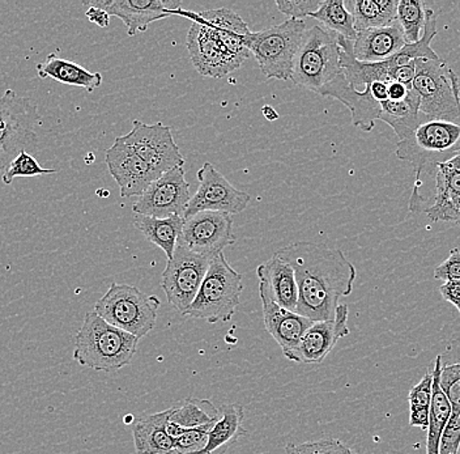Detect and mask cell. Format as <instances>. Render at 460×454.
<instances>
[{
    "label": "cell",
    "instance_id": "cell-40",
    "mask_svg": "<svg viewBox=\"0 0 460 454\" xmlns=\"http://www.w3.org/2000/svg\"><path fill=\"white\" fill-rule=\"evenodd\" d=\"M460 450V414L451 415L442 435L439 454H459Z\"/></svg>",
    "mask_w": 460,
    "mask_h": 454
},
{
    "label": "cell",
    "instance_id": "cell-39",
    "mask_svg": "<svg viewBox=\"0 0 460 454\" xmlns=\"http://www.w3.org/2000/svg\"><path fill=\"white\" fill-rule=\"evenodd\" d=\"M431 396H433V372H427L421 381L410 390L408 395L410 409H430Z\"/></svg>",
    "mask_w": 460,
    "mask_h": 454
},
{
    "label": "cell",
    "instance_id": "cell-48",
    "mask_svg": "<svg viewBox=\"0 0 460 454\" xmlns=\"http://www.w3.org/2000/svg\"><path fill=\"white\" fill-rule=\"evenodd\" d=\"M370 91H372V94L374 99L376 102H384L388 100V88L387 83L385 82H376L370 85Z\"/></svg>",
    "mask_w": 460,
    "mask_h": 454
},
{
    "label": "cell",
    "instance_id": "cell-6",
    "mask_svg": "<svg viewBox=\"0 0 460 454\" xmlns=\"http://www.w3.org/2000/svg\"><path fill=\"white\" fill-rule=\"evenodd\" d=\"M413 91L420 97V111L430 120L460 125L458 75L444 59H416Z\"/></svg>",
    "mask_w": 460,
    "mask_h": 454
},
{
    "label": "cell",
    "instance_id": "cell-47",
    "mask_svg": "<svg viewBox=\"0 0 460 454\" xmlns=\"http://www.w3.org/2000/svg\"><path fill=\"white\" fill-rule=\"evenodd\" d=\"M387 88L388 100H393V102H402V100L408 96L410 91H412V89L405 87L404 85H401L398 82L387 83Z\"/></svg>",
    "mask_w": 460,
    "mask_h": 454
},
{
    "label": "cell",
    "instance_id": "cell-18",
    "mask_svg": "<svg viewBox=\"0 0 460 454\" xmlns=\"http://www.w3.org/2000/svg\"><path fill=\"white\" fill-rule=\"evenodd\" d=\"M105 163L115 182L119 186L122 198L142 197L151 183L161 176L129 147L118 139L106 151Z\"/></svg>",
    "mask_w": 460,
    "mask_h": 454
},
{
    "label": "cell",
    "instance_id": "cell-44",
    "mask_svg": "<svg viewBox=\"0 0 460 454\" xmlns=\"http://www.w3.org/2000/svg\"><path fill=\"white\" fill-rule=\"evenodd\" d=\"M438 291L447 303L458 309L460 316V280L445 281L439 286Z\"/></svg>",
    "mask_w": 460,
    "mask_h": 454
},
{
    "label": "cell",
    "instance_id": "cell-23",
    "mask_svg": "<svg viewBox=\"0 0 460 454\" xmlns=\"http://www.w3.org/2000/svg\"><path fill=\"white\" fill-rule=\"evenodd\" d=\"M168 432L177 439L186 431L216 423L221 411L209 399L186 398L169 407Z\"/></svg>",
    "mask_w": 460,
    "mask_h": 454
},
{
    "label": "cell",
    "instance_id": "cell-17",
    "mask_svg": "<svg viewBox=\"0 0 460 454\" xmlns=\"http://www.w3.org/2000/svg\"><path fill=\"white\" fill-rule=\"evenodd\" d=\"M348 317L349 308L347 304H341L332 320L313 324L305 333L298 346L288 353V361L309 366L323 363L338 342L350 334Z\"/></svg>",
    "mask_w": 460,
    "mask_h": 454
},
{
    "label": "cell",
    "instance_id": "cell-13",
    "mask_svg": "<svg viewBox=\"0 0 460 454\" xmlns=\"http://www.w3.org/2000/svg\"><path fill=\"white\" fill-rule=\"evenodd\" d=\"M198 180L199 188L190 200L183 215L185 219L203 211L226 212L233 217L241 214L249 206L252 197L234 188L211 163L203 164L198 172Z\"/></svg>",
    "mask_w": 460,
    "mask_h": 454
},
{
    "label": "cell",
    "instance_id": "cell-22",
    "mask_svg": "<svg viewBox=\"0 0 460 454\" xmlns=\"http://www.w3.org/2000/svg\"><path fill=\"white\" fill-rule=\"evenodd\" d=\"M259 281L269 287L276 304L281 308L296 312L298 306V286L295 270L278 254L257 267Z\"/></svg>",
    "mask_w": 460,
    "mask_h": 454
},
{
    "label": "cell",
    "instance_id": "cell-37",
    "mask_svg": "<svg viewBox=\"0 0 460 454\" xmlns=\"http://www.w3.org/2000/svg\"><path fill=\"white\" fill-rule=\"evenodd\" d=\"M352 450L338 439H322L302 444H288L286 454H350Z\"/></svg>",
    "mask_w": 460,
    "mask_h": 454
},
{
    "label": "cell",
    "instance_id": "cell-42",
    "mask_svg": "<svg viewBox=\"0 0 460 454\" xmlns=\"http://www.w3.org/2000/svg\"><path fill=\"white\" fill-rule=\"evenodd\" d=\"M434 278L437 280H460V249L450 250L447 260L434 269Z\"/></svg>",
    "mask_w": 460,
    "mask_h": 454
},
{
    "label": "cell",
    "instance_id": "cell-4",
    "mask_svg": "<svg viewBox=\"0 0 460 454\" xmlns=\"http://www.w3.org/2000/svg\"><path fill=\"white\" fill-rule=\"evenodd\" d=\"M243 274L230 266L223 253L212 258L197 298L182 316L208 324L229 323L241 303Z\"/></svg>",
    "mask_w": 460,
    "mask_h": 454
},
{
    "label": "cell",
    "instance_id": "cell-30",
    "mask_svg": "<svg viewBox=\"0 0 460 454\" xmlns=\"http://www.w3.org/2000/svg\"><path fill=\"white\" fill-rule=\"evenodd\" d=\"M352 13L356 31L390 27L398 22V0H353L345 3Z\"/></svg>",
    "mask_w": 460,
    "mask_h": 454
},
{
    "label": "cell",
    "instance_id": "cell-9",
    "mask_svg": "<svg viewBox=\"0 0 460 454\" xmlns=\"http://www.w3.org/2000/svg\"><path fill=\"white\" fill-rule=\"evenodd\" d=\"M396 156L412 164L416 177L431 174L439 164L460 154V125L446 120H428L407 139L396 145Z\"/></svg>",
    "mask_w": 460,
    "mask_h": 454
},
{
    "label": "cell",
    "instance_id": "cell-14",
    "mask_svg": "<svg viewBox=\"0 0 460 454\" xmlns=\"http://www.w3.org/2000/svg\"><path fill=\"white\" fill-rule=\"evenodd\" d=\"M190 200V183L186 181L185 169L180 166L161 174L152 182L132 209L137 215L157 219L183 217Z\"/></svg>",
    "mask_w": 460,
    "mask_h": 454
},
{
    "label": "cell",
    "instance_id": "cell-15",
    "mask_svg": "<svg viewBox=\"0 0 460 454\" xmlns=\"http://www.w3.org/2000/svg\"><path fill=\"white\" fill-rule=\"evenodd\" d=\"M235 241L232 215L203 211L187 218L178 244L198 254L214 258Z\"/></svg>",
    "mask_w": 460,
    "mask_h": 454
},
{
    "label": "cell",
    "instance_id": "cell-33",
    "mask_svg": "<svg viewBox=\"0 0 460 454\" xmlns=\"http://www.w3.org/2000/svg\"><path fill=\"white\" fill-rule=\"evenodd\" d=\"M427 11L421 0H399L398 22L404 31L407 45L416 44L421 40L427 24Z\"/></svg>",
    "mask_w": 460,
    "mask_h": 454
},
{
    "label": "cell",
    "instance_id": "cell-49",
    "mask_svg": "<svg viewBox=\"0 0 460 454\" xmlns=\"http://www.w3.org/2000/svg\"><path fill=\"white\" fill-rule=\"evenodd\" d=\"M263 114L269 120H276L279 118V114L276 113L275 109L271 108V106L263 108Z\"/></svg>",
    "mask_w": 460,
    "mask_h": 454
},
{
    "label": "cell",
    "instance_id": "cell-8",
    "mask_svg": "<svg viewBox=\"0 0 460 454\" xmlns=\"http://www.w3.org/2000/svg\"><path fill=\"white\" fill-rule=\"evenodd\" d=\"M306 31L304 20H287L246 37V46L257 59L259 70L267 79L290 80L293 63Z\"/></svg>",
    "mask_w": 460,
    "mask_h": 454
},
{
    "label": "cell",
    "instance_id": "cell-12",
    "mask_svg": "<svg viewBox=\"0 0 460 454\" xmlns=\"http://www.w3.org/2000/svg\"><path fill=\"white\" fill-rule=\"evenodd\" d=\"M118 140L129 147L143 162L148 164L158 174L185 165V157L174 142L171 126L164 123H148L134 120L128 134L118 137Z\"/></svg>",
    "mask_w": 460,
    "mask_h": 454
},
{
    "label": "cell",
    "instance_id": "cell-19",
    "mask_svg": "<svg viewBox=\"0 0 460 454\" xmlns=\"http://www.w3.org/2000/svg\"><path fill=\"white\" fill-rule=\"evenodd\" d=\"M258 292L263 308L264 326L280 346L283 355L287 356L298 346L305 333L314 323L309 318L302 317L298 313L281 308L273 300L269 287L263 281H259Z\"/></svg>",
    "mask_w": 460,
    "mask_h": 454
},
{
    "label": "cell",
    "instance_id": "cell-51",
    "mask_svg": "<svg viewBox=\"0 0 460 454\" xmlns=\"http://www.w3.org/2000/svg\"><path fill=\"white\" fill-rule=\"evenodd\" d=\"M350 454H358V453H356V452H353V450H352V453H350Z\"/></svg>",
    "mask_w": 460,
    "mask_h": 454
},
{
    "label": "cell",
    "instance_id": "cell-20",
    "mask_svg": "<svg viewBox=\"0 0 460 454\" xmlns=\"http://www.w3.org/2000/svg\"><path fill=\"white\" fill-rule=\"evenodd\" d=\"M318 94L323 97L338 100L347 106L352 117V123L355 128L362 131H373L376 120H379L381 114V102L374 99L370 85L356 91L345 79L344 74L339 75L330 85H324Z\"/></svg>",
    "mask_w": 460,
    "mask_h": 454
},
{
    "label": "cell",
    "instance_id": "cell-32",
    "mask_svg": "<svg viewBox=\"0 0 460 454\" xmlns=\"http://www.w3.org/2000/svg\"><path fill=\"white\" fill-rule=\"evenodd\" d=\"M310 17L321 22L326 30L350 41H355L358 37L352 13L348 10L344 0H324L319 10Z\"/></svg>",
    "mask_w": 460,
    "mask_h": 454
},
{
    "label": "cell",
    "instance_id": "cell-35",
    "mask_svg": "<svg viewBox=\"0 0 460 454\" xmlns=\"http://www.w3.org/2000/svg\"><path fill=\"white\" fill-rule=\"evenodd\" d=\"M198 19L203 20L207 24L218 30L233 31L240 36H249L252 33L246 22L229 8H216V10L204 11V13H195Z\"/></svg>",
    "mask_w": 460,
    "mask_h": 454
},
{
    "label": "cell",
    "instance_id": "cell-27",
    "mask_svg": "<svg viewBox=\"0 0 460 454\" xmlns=\"http://www.w3.org/2000/svg\"><path fill=\"white\" fill-rule=\"evenodd\" d=\"M220 419L211 428L206 445L199 452L190 454H226L241 436L246 435L243 427V407L238 404L221 407Z\"/></svg>",
    "mask_w": 460,
    "mask_h": 454
},
{
    "label": "cell",
    "instance_id": "cell-36",
    "mask_svg": "<svg viewBox=\"0 0 460 454\" xmlns=\"http://www.w3.org/2000/svg\"><path fill=\"white\" fill-rule=\"evenodd\" d=\"M56 174V169L43 168L31 152L24 151L3 172L2 181L4 185H11L14 178L48 176Z\"/></svg>",
    "mask_w": 460,
    "mask_h": 454
},
{
    "label": "cell",
    "instance_id": "cell-34",
    "mask_svg": "<svg viewBox=\"0 0 460 454\" xmlns=\"http://www.w3.org/2000/svg\"><path fill=\"white\" fill-rule=\"evenodd\" d=\"M436 194L431 205L451 202L460 200V174L447 164H439L436 169ZM430 205V206H431Z\"/></svg>",
    "mask_w": 460,
    "mask_h": 454
},
{
    "label": "cell",
    "instance_id": "cell-10",
    "mask_svg": "<svg viewBox=\"0 0 460 454\" xmlns=\"http://www.w3.org/2000/svg\"><path fill=\"white\" fill-rule=\"evenodd\" d=\"M40 116L36 103L13 89L0 96V172L5 171L22 152L39 146Z\"/></svg>",
    "mask_w": 460,
    "mask_h": 454
},
{
    "label": "cell",
    "instance_id": "cell-2",
    "mask_svg": "<svg viewBox=\"0 0 460 454\" xmlns=\"http://www.w3.org/2000/svg\"><path fill=\"white\" fill-rule=\"evenodd\" d=\"M181 15L191 20L186 46L192 65L198 73L207 77L221 79L238 70L249 58L246 37L233 31L218 30L198 19L191 11H181Z\"/></svg>",
    "mask_w": 460,
    "mask_h": 454
},
{
    "label": "cell",
    "instance_id": "cell-16",
    "mask_svg": "<svg viewBox=\"0 0 460 454\" xmlns=\"http://www.w3.org/2000/svg\"><path fill=\"white\" fill-rule=\"evenodd\" d=\"M83 5L100 8L122 20L129 37L143 33L158 20L181 15L182 11L177 0H88Z\"/></svg>",
    "mask_w": 460,
    "mask_h": 454
},
{
    "label": "cell",
    "instance_id": "cell-3",
    "mask_svg": "<svg viewBox=\"0 0 460 454\" xmlns=\"http://www.w3.org/2000/svg\"><path fill=\"white\" fill-rule=\"evenodd\" d=\"M140 339L88 312L75 338L74 361L97 372L111 373L134 361Z\"/></svg>",
    "mask_w": 460,
    "mask_h": 454
},
{
    "label": "cell",
    "instance_id": "cell-7",
    "mask_svg": "<svg viewBox=\"0 0 460 454\" xmlns=\"http://www.w3.org/2000/svg\"><path fill=\"white\" fill-rule=\"evenodd\" d=\"M160 307L157 296H146L137 287L113 281L97 301L94 312L106 323L142 339L156 326Z\"/></svg>",
    "mask_w": 460,
    "mask_h": 454
},
{
    "label": "cell",
    "instance_id": "cell-21",
    "mask_svg": "<svg viewBox=\"0 0 460 454\" xmlns=\"http://www.w3.org/2000/svg\"><path fill=\"white\" fill-rule=\"evenodd\" d=\"M407 45L401 24L358 31L353 53L359 62L378 63L393 58Z\"/></svg>",
    "mask_w": 460,
    "mask_h": 454
},
{
    "label": "cell",
    "instance_id": "cell-31",
    "mask_svg": "<svg viewBox=\"0 0 460 454\" xmlns=\"http://www.w3.org/2000/svg\"><path fill=\"white\" fill-rule=\"evenodd\" d=\"M441 358V387L450 401L453 413L460 414V339H453L446 344Z\"/></svg>",
    "mask_w": 460,
    "mask_h": 454
},
{
    "label": "cell",
    "instance_id": "cell-43",
    "mask_svg": "<svg viewBox=\"0 0 460 454\" xmlns=\"http://www.w3.org/2000/svg\"><path fill=\"white\" fill-rule=\"evenodd\" d=\"M416 75V60L413 62L408 63V65L401 66V67H396L395 70L393 71V82L401 83V85H404L405 87L410 89L412 88L413 80H415Z\"/></svg>",
    "mask_w": 460,
    "mask_h": 454
},
{
    "label": "cell",
    "instance_id": "cell-25",
    "mask_svg": "<svg viewBox=\"0 0 460 454\" xmlns=\"http://www.w3.org/2000/svg\"><path fill=\"white\" fill-rule=\"evenodd\" d=\"M36 71L40 79H53L62 85L84 88L89 93L102 85V75L91 73L77 63L60 58L56 53L49 54L48 58L36 66Z\"/></svg>",
    "mask_w": 460,
    "mask_h": 454
},
{
    "label": "cell",
    "instance_id": "cell-11",
    "mask_svg": "<svg viewBox=\"0 0 460 454\" xmlns=\"http://www.w3.org/2000/svg\"><path fill=\"white\" fill-rule=\"evenodd\" d=\"M212 258L198 254L178 244L168 260L161 279V289L168 303L181 315L186 312L199 292Z\"/></svg>",
    "mask_w": 460,
    "mask_h": 454
},
{
    "label": "cell",
    "instance_id": "cell-41",
    "mask_svg": "<svg viewBox=\"0 0 460 454\" xmlns=\"http://www.w3.org/2000/svg\"><path fill=\"white\" fill-rule=\"evenodd\" d=\"M428 218L434 223L437 221H451L460 226V200L441 205H431L425 209Z\"/></svg>",
    "mask_w": 460,
    "mask_h": 454
},
{
    "label": "cell",
    "instance_id": "cell-24",
    "mask_svg": "<svg viewBox=\"0 0 460 454\" xmlns=\"http://www.w3.org/2000/svg\"><path fill=\"white\" fill-rule=\"evenodd\" d=\"M168 410L144 416L132 428L137 454H172L174 439L168 432Z\"/></svg>",
    "mask_w": 460,
    "mask_h": 454
},
{
    "label": "cell",
    "instance_id": "cell-38",
    "mask_svg": "<svg viewBox=\"0 0 460 454\" xmlns=\"http://www.w3.org/2000/svg\"><path fill=\"white\" fill-rule=\"evenodd\" d=\"M322 0H278L276 7L288 20H304L319 10Z\"/></svg>",
    "mask_w": 460,
    "mask_h": 454
},
{
    "label": "cell",
    "instance_id": "cell-5",
    "mask_svg": "<svg viewBox=\"0 0 460 454\" xmlns=\"http://www.w3.org/2000/svg\"><path fill=\"white\" fill-rule=\"evenodd\" d=\"M343 74L338 34L321 25L305 31L293 63L292 80L297 87L318 93Z\"/></svg>",
    "mask_w": 460,
    "mask_h": 454
},
{
    "label": "cell",
    "instance_id": "cell-1",
    "mask_svg": "<svg viewBox=\"0 0 460 454\" xmlns=\"http://www.w3.org/2000/svg\"><path fill=\"white\" fill-rule=\"evenodd\" d=\"M295 270L298 286L296 313L313 323L332 320L341 298L353 291L358 272L341 249L298 241L275 253Z\"/></svg>",
    "mask_w": 460,
    "mask_h": 454
},
{
    "label": "cell",
    "instance_id": "cell-29",
    "mask_svg": "<svg viewBox=\"0 0 460 454\" xmlns=\"http://www.w3.org/2000/svg\"><path fill=\"white\" fill-rule=\"evenodd\" d=\"M185 221L183 217L157 219V218L137 215L132 220V224L135 228L139 229L146 236V240L151 241L152 244L163 250L166 258L171 260L174 255L181 235H182Z\"/></svg>",
    "mask_w": 460,
    "mask_h": 454
},
{
    "label": "cell",
    "instance_id": "cell-50",
    "mask_svg": "<svg viewBox=\"0 0 460 454\" xmlns=\"http://www.w3.org/2000/svg\"><path fill=\"white\" fill-rule=\"evenodd\" d=\"M448 166L454 169V171L459 172L460 174V154L456 155V157L450 160V162L446 163Z\"/></svg>",
    "mask_w": 460,
    "mask_h": 454
},
{
    "label": "cell",
    "instance_id": "cell-26",
    "mask_svg": "<svg viewBox=\"0 0 460 454\" xmlns=\"http://www.w3.org/2000/svg\"><path fill=\"white\" fill-rule=\"evenodd\" d=\"M379 120L393 129L399 142L407 139L420 126L430 120L420 111V97L413 89L402 102L387 100L381 102Z\"/></svg>",
    "mask_w": 460,
    "mask_h": 454
},
{
    "label": "cell",
    "instance_id": "cell-28",
    "mask_svg": "<svg viewBox=\"0 0 460 454\" xmlns=\"http://www.w3.org/2000/svg\"><path fill=\"white\" fill-rule=\"evenodd\" d=\"M433 396H431L429 427H428L427 454H439L442 435L450 421L453 407L441 387V358L437 356L433 370Z\"/></svg>",
    "mask_w": 460,
    "mask_h": 454
},
{
    "label": "cell",
    "instance_id": "cell-46",
    "mask_svg": "<svg viewBox=\"0 0 460 454\" xmlns=\"http://www.w3.org/2000/svg\"><path fill=\"white\" fill-rule=\"evenodd\" d=\"M85 16L89 22L99 25L100 28H106L111 24V16L105 11L100 10V8L86 7Z\"/></svg>",
    "mask_w": 460,
    "mask_h": 454
},
{
    "label": "cell",
    "instance_id": "cell-45",
    "mask_svg": "<svg viewBox=\"0 0 460 454\" xmlns=\"http://www.w3.org/2000/svg\"><path fill=\"white\" fill-rule=\"evenodd\" d=\"M430 409H410L411 427H419L427 431L429 427Z\"/></svg>",
    "mask_w": 460,
    "mask_h": 454
}]
</instances>
